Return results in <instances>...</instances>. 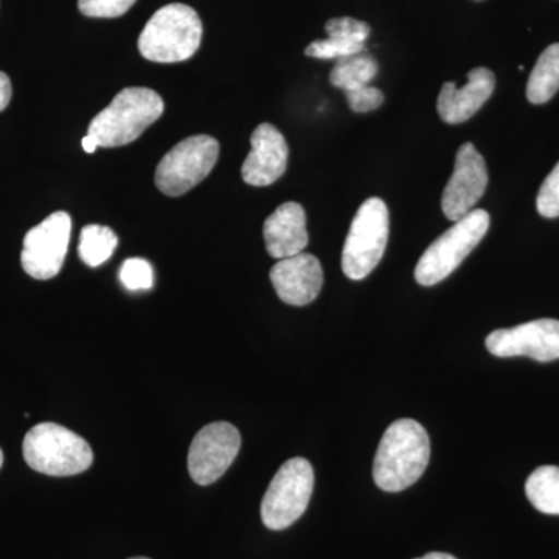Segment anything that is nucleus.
<instances>
[{"mask_svg": "<svg viewBox=\"0 0 559 559\" xmlns=\"http://www.w3.org/2000/svg\"><path fill=\"white\" fill-rule=\"evenodd\" d=\"M314 469L307 459L283 463L261 502V521L270 530H285L299 521L310 506Z\"/></svg>", "mask_w": 559, "mask_h": 559, "instance_id": "7", "label": "nucleus"}, {"mask_svg": "<svg viewBox=\"0 0 559 559\" xmlns=\"http://www.w3.org/2000/svg\"><path fill=\"white\" fill-rule=\"evenodd\" d=\"M252 151L242 164V180L252 187L277 182L288 167V143L270 123H261L250 138Z\"/></svg>", "mask_w": 559, "mask_h": 559, "instance_id": "14", "label": "nucleus"}, {"mask_svg": "<svg viewBox=\"0 0 559 559\" xmlns=\"http://www.w3.org/2000/svg\"><path fill=\"white\" fill-rule=\"evenodd\" d=\"M485 345L498 358L527 356L538 362H551L559 359V320L539 319L492 331Z\"/></svg>", "mask_w": 559, "mask_h": 559, "instance_id": "11", "label": "nucleus"}, {"mask_svg": "<svg viewBox=\"0 0 559 559\" xmlns=\"http://www.w3.org/2000/svg\"><path fill=\"white\" fill-rule=\"evenodd\" d=\"M495 86V73L485 68L471 70L468 83L460 90L455 83H444L437 102L440 119L450 124L469 120L489 100Z\"/></svg>", "mask_w": 559, "mask_h": 559, "instance_id": "15", "label": "nucleus"}, {"mask_svg": "<svg viewBox=\"0 0 559 559\" xmlns=\"http://www.w3.org/2000/svg\"><path fill=\"white\" fill-rule=\"evenodd\" d=\"M536 209L544 218H558L559 216V162L540 187L536 198Z\"/></svg>", "mask_w": 559, "mask_h": 559, "instance_id": "23", "label": "nucleus"}, {"mask_svg": "<svg viewBox=\"0 0 559 559\" xmlns=\"http://www.w3.org/2000/svg\"><path fill=\"white\" fill-rule=\"evenodd\" d=\"M130 559H150V558H145V557H138V558H130Z\"/></svg>", "mask_w": 559, "mask_h": 559, "instance_id": "30", "label": "nucleus"}, {"mask_svg": "<svg viewBox=\"0 0 559 559\" xmlns=\"http://www.w3.org/2000/svg\"><path fill=\"white\" fill-rule=\"evenodd\" d=\"M345 95H347L349 108L359 114L378 109L384 103V94L373 86L359 87L356 91L345 92Z\"/></svg>", "mask_w": 559, "mask_h": 559, "instance_id": "25", "label": "nucleus"}, {"mask_svg": "<svg viewBox=\"0 0 559 559\" xmlns=\"http://www.w3.org/2000/svg\"><path fill=\"white\" fill-rule=\"evenodd\" d=\"M417 559H457L450 554H441V551H432V554L425 555V557Z\"/></svg>", "mask_w": 559, "mask_h": 559, "instance_id": "28", "label": "nucleus"}, {"mask_svg": "<svg viewBox=\"0 0 559 559\" xmlns=\"http://www.w3.org/2000/svg\"><path fill=\"white\" fill-rule=\"evenodd\" d=\"M241 448L240 430L227 421L210 423L194 436L189 451L191 479L201 487L226 474Z\"/></svg>", "mask_w": 559, "mask_h": 559, "instance_id": "10", "label": "nucleus"}, {"mask_svg": "<svg viewBox=\"0 0 559 559\" xmlns=\"http://www.w3.org/2000/svg\"><path fill=\"white\" fill-rule=\"evenodd\" d=\"M72 218L69 213L55 212L27 231L22 248L24 271L36 280H50L60 274L68 255Z\"/></svg>", "mask_w": 559, "mask_h": 559, "instance_id": "9", "label": "nucleus"}, {"mask_svg": "<svg viewBox=\"0 0 559 559\" xmlns=\"http://www.w3.org/2000/svg\"><path fill=\"white\" fill-rule=\"evenodd\" d=\"M138 0H79V9L87 17L123 16Z\"/></svg>", "mask_w": 559, "mask_h": 559, "instance_id": "24", "label": "nucleus"}, {"mask_svg": "<svg viewBox=\"0 0 559 559\" xmlns=\"http://www.w3.org/2000/svg\"><path fill=\"white\" fill-rule=\"evenodd\" d=\"M388 241V205L380 198H369L356 213L342 250L344 274L352 280L366 278L380 264Z\"/></svg>", "mask_w": 559, "mask_h": 559, "instance_id": "6", "label": "nucleus"}, {"mask_svg": "<svg viewBox=\"0 0 559 559\" xmlns=\"http://www.w3.org/2000/svg\"><path fill=\"white\" fill-rule=\"evenodd\" d=\"M13 95V87L7 73L0 72V112L9 108Z\"/></svg>", "mask_w": 559, "mask_h": 559, "instance_id": "26", "label": "nucleus"}, {"mask_svg": "<svg viewBox=\"0 0 559 559\" xmlns=\"http://www.w3.org/2000/svg\"><path fill=\"white\" fill-rule=\"evenodd\" d=\"M430 440L415 419H396L382 436L373 462L374 484L388 492L412 487L428 468Z\"/></svg>", "mask_w": 559, "mask_h": 559, "instance_id": "1", "label": "nucleus"}, {"mask_svg": "<svg viewBox=\"0 0 559 559\" xmlns=\"http://www.w3.org/2000/svg\"><path fill=\"white\" fill-rule=\"evenodd\" d=\"M488 170L484 157L473 143H463L455 157V168L441 197V209L450 221L465 218L484 197Z\"/></svg>", "mask_w": 559, "mask_h": 559, "instance_id": "12", "label": "nucleus"}, {"mask_svg": "<svg viewBox=\"0 0 559 559\" xmlns=\"http://www.w3.org/2000/svg\"><path fill=\"white\" fill-rule=\"evenodd\" d=\"M119 245L116 231L110 227L91 224L84 227L80 235V259L90 267L102 266L112 257L114 250Z\"/></svg>", "mask_w": 559, "mask_h": 559, "instance_id": "21", "label": "nucleus"}, {"mask_svg": "<svg viewBox=\"0 0 559 559\" xmlns=\"http://www.w3.org/2000/svg\"><path fill=\"white\" fill-rule=\"evenodd\" d=\"M83 148L86 151V153H95V150L98 148L97 142H95L94 139L91 138V135H86V138L83 139Z\"/></svg>", "mask_w": 559, "mask_h": 559, "instance_id": "27", "label": "nucleus"}, {"mask_svg": "<svg viewBox=\"0 0 559 559\" xmlns=\"http://www.w3.org/2000/svg\"><path fill=\"white\" fill-rule=\"evenodd\" d=\"M489 229V215L485 210H473L465 218L455 221L426 249L415 267L418 285L433 286L450 277L463 260L484 240Z\"/></svg>", "mask_w": 559, "mask_h": 559, "instance_id": "5", "label": "nucleus"}, {"mask_svg": "<svg viewBox=\"0 0 559 559\" xmlns=\"http://www.w3.org/2000/svg\"><path fill=\"white\" fill-rule=\"evenodd\" d=\"M218 157V140L210 135H191L182 140L157 165V189L167 197H182L207 178Z\"/></svg>", "mask_w": 559, "mask_h": 559, "instance_id": "8", "label": "nucleus"}, {"mask_svg": "<svg viewBox=\"0 0 559 559\" xmlns=\"http://www.w3.org/2000/svg\"><path fill=\"white\" fill-rule=\"evenodd\" d=\"M202 39L197 11L183 3L162 7L140 33L139 50L145 60L171 64L190 60Z\"/></svg>", "mask_w": 559, "mask_h": 559, "instance_id": "3", "label": "nucleus"}, {"mask_svg": "<svg viewBox=\"0 0 559 559\" xmlns=\"http://www.w3.org/2000/svg\"><path fill=\"white\" fill-rule=\"evenodd\" d=\"M525 495L536 510L559 516V466H540L530 474Z\"/></svg>", "mask_w": 559, "mask_h": 559, "instance_id": "20", "label": "nucleus"}, {"mask_svg": "<svg viewBox=\"0 0 559 559\" xmlns=\"http://www.w3.org/2000/svg\"><path fill=\"white\" fill-rule=\"evenodd\" d=\"M270 275L280 300L293 307H305L318 299L323 286L322 264L311 253L280 260Z\"/></svg>", "mask_w": 559, "mask_h": 559, "instance_id": "13", "label": "nucleus"}, {"mask_svg": "<svg viewBox=\"0 0 559 559\" xmlns=\"http://www.w3.org/2000/svg\"><path fill=\"white\" fill-rule=\"evenodd\" d=\"M264 242L272 259L299 255L310 242L307 213L299 202H285L264 221Z\"/></svg>", "mask_w": 559, "mask_h": 559, "instance_id": "16", "label": "nucleus"}, {"mask_svg": "<svg viewBox=\"0 0 559 559\" xmlns=\"http://www.w3.org/2000/svg\"><path fill=\"white\" fill-rule=\"evenodd\" d=\"M378 62L370 55L359 53L353 57L341 58L331 70L330 83L344 92L356 91L359 87L370 86L377 79Z\"/></svg>", "mask_w": 559, "mask_h": 559, "instance_id": "19", "label": "nucleus"}, {"mask_svg": "<svg viewBox=\"0 0 559 559\" xmlns=\"http://www.w3.org/2000/svg\"><path fill=\"white\" fill-rule=\"evenodd\" d=\"M164 100L148 87H127L91 121L87 135L102 148L128 145L164 114Z\"/></svg>", "mask_w": 559, "mask_h": 559, "instance_id": "2", "label": "nucleus"}, {"mask_svg": "<svg viewBox=\"0 0 559 559\" xmlns=\"http://www.w3.org/2000/svg\"><path fill=\"white\" fill-rule=\"evenodd\" d=\"M3 465V452L0 450V468H2Z\"/></svg>", "mask_w": 559, "mask_h": 559, "instance_id": "29", "label": "nucleus"}, {"mask_svg": "<svg viewBox=\"0 0 559 559\" xmlns=\"http://www.w3.org/2000/svg\"><path fill=\"white\" fill-rule=\"evenodd\" d=\"M325 31L329 39L311 43L305 53L319 60H341L353 55L366 53V39L370 27L366 22L353 17H334L326 22Z\"/></svg>", "mask_w": 559, "mask_h": 559, "instance_id": "17", "label": "nucleus"}, {"mask_svg": "<svg viewBox=\"0 0 559 559\" xmlns=\"http://www.w3.org/2000/svg\"><path fill=\"white\" fill-rule=\"evenodd\" d=\"M22 454L36 473L53 477L76 476L94 462L91 444L57 423H40L28 430Z\"/></svg>", "mask_w": 559, "mask_h": 559, "instance_id": "4", "label": "nucleus"}, {"mask_svg": "<svg viewBox=\"0 0 559 559\" xmlns=\"http://www.w3.org/2000/svg\"><path fill=\"white\" fill-rule=\"evenodd\" d=\"M559 91V44H551L540 55L527 84V98L533 105L550 102Z\"/></svg>", "mask_w": 559, "mask_h": 559, "instance_id": "18", "label": "nucleus"}, {"mask_svg": "<svg viewBox=\"0 0 559 559\" xmlns=\"http://www.w3.org/2000/svg\"><path fill=\"white\" fill-rule=\"evenodd\" d=\"M120 280L124 288L130 290H146L153 288L154 274L148 261L128 259L120 270Z\"/></svg>", "mask_w": 559, "mask_h": 559, "instance_id": "22", "label": "nucleus"}]
</instances>
